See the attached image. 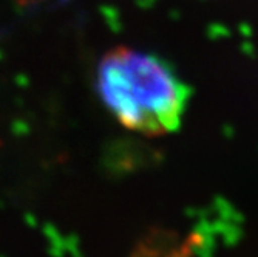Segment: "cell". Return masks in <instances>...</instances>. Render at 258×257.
<instances>
[{
    "mask_svg": "<svg viewBox=\"0 0 258 257\" xmlns=\"http://www.w3.org/2000/svg\"><path fill=\"white\" fill-rule=\"evenodd\" d=\"M96 91L122 127L152 136L179 126L190 96L189 87L166 61L124 45L99 59Z\"/></svg>",
    "mask_w": 258,
    "mask_h": 257,
    "instance_id": "cell-1",
    "label": "cell"
}]
</instances>
